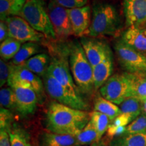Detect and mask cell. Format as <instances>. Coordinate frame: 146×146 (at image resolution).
<instances>
[{"label": "cell", "instance_id": "1", "mask_svg": "<svg viewBox=\"0 0 146 146\" xmlns=\"http://www.w3.org/2000/svg\"><path fill=\"white\" fill-rule=\"evenodd\" d=\"M90 121V113L58 102H52L46 114V127L50 132L75 136Z\"/></svg>", "mask_w": 146, "mask_h": 146}, {"label": "cell", "instance_id": "2", "mask_svg": "<svg viewBox=\"0 0 146 146\" xmlns=\"http://www.w3.org/2000/svg\"><path fill=\"white\" fill-rule=\"evenodd\" d=\"M69 52L70 68L76 87L82 94H92L95 90L93 67L81 43L73 45Z\"/></svg>", "mask_w": 146, "mask_h": 146}, {"label": "cell", "instance_id": "3", "mask_svg": "<svg viewBox=\"0 0 146 146\" xmlns=\"http://www.w3.org/2000/svg\"><path fill=\"white\" fill-rule=\"evenodd\" d=\"M93 16L87 35H112L117 31L118 16L116 9L108 3H98L94 7Z\"/></svg>", "mask_w": 146, "mask_h": 146}, {"label": "cell", "instance_id": "4", "mask_svg": "<svg viewBox=\"0 0 146 146\" xmlns=\"http://www.w3.org/2000/svg\"><path fill=\"white\" fill-rule=\"evenodd\" d=\"M19 16L36 31L48 38L56 39L47 10L42 0H27Z\"/></svg>", "mask_w": 146, "mask_h": 146}, {"label": "cell", "instance_id": "5", "mask_svg": "<svg viewBox=\"0 0 146 146\" xmlns=\"http://www.w3.org/2000/svg\"><path fill=\"white\" fill-rule=\"evenodd\" d=\"M43 84L49 96L58 103L81 110L89 109L87 103L80 95L72 94L47 72L43 76Z\"/></svg>", "mask_w": 146, "mask_h": 146}, {"label": "cell", "instance_id": "6", "mask_svg": "<svg viewBox=\"0 0 146 146\" xmlns=\"http://www.w3.org/2000/svg\"><path fill=\"white\" fill-rule=\"evenodd\" d=\"M101 96L116 105L132 97L131 83L125 73L114 74L100 89Z\"/></svg>", "mask_w": 146, "mask_h": 146}, {"label": "cell", "instance_id": "7", "mask_svg": "<svg viewBox=\"0 0 146 146\" xmlns=\"http://www.w3.org/2000/svg\"><path fill=\"white\" fill-rule=\"evenodd\" d=\"M120 64L126 72L146 73V56L118 41L114 46Z\"/></svg>", "mask_w": 146, "mask_h": 146}, {"label": "cell", "instance_id": "8", "mask_svg": "<svg viewBox=\"0 0 146 146\" xmlns=\"http://www.w3.org/2000/svg\"><path fill=\"white\" fill-rule=\"evenodd\" d=\"M8 85H12L30 87L35 91L39 99L41 100L44 93V84L38 75L32 72L23 65L16 66L10 63V74Z\"/></svg>", "mask_w": 146, "mask_h": 146}, {"label": "cell", "instance_id": "9", "mask_svg": "<svg viewBox=\"0 0 146 146\" xmlns=\"http://www.w3.org/2000/svg\"><path fill=\"white\" fill-rule=\"evenodd\" d=\"M8 28L9 37L23 42H38L44 36L35 30L21 16H10L5 21Z\"/></svg>", "mask_w": 146, "mask_h": 146}, {"label": "cell", "instance_id": "10", "mask_svg": "<svg viewBox=\"0 0 146 146\" xmlns=\"http://www.w3.org/2000/svg\"><path fill=\"white\" fill-rule=\"evenodd\" d=\"M47 10L57 37L66 38L73 35L67 9L50 1Z\"/></svg>", "mask_w": 146, "mask_h": 146}, {"label": "cell", "instance_id": "11", "mask_svg": "<svg viewBox=\"0 0 146 146\" xmlns=\"http://www.w3.org/2000/svg\"><path fill=\"white\" fill-rule=\"evenodd\" d=\"M47 72L50 73L53 77L72 94L80 95V91L69 70L68 62L64 58H53L51 60Z\"/></svg>", "mask_w": 146, "mask_h": 146}, {"label": "cell", "instance_id": "12", "mask_svg": "<svg viewBox=\"0 0 146 146\" xmlns=\"http://www.w3.org/2000/svg\"><path fill=\"white\" fill-rule=\"evenodd\" d=\"M14 91L16 98L17 111L23 116L34 114L36 108L39 97L32 88L12 85L10 86Z\"/></svg>", "mask_w": 146, "mask_h": 146}, {"label": "cell", "instance_id": "13", "mask_svg": "<svg viewBox=\"0 0 146 146\" xmlns=\"http://www.w3.org/2000/svg\"><path fill=\"white\" fill-rule=\"evenodd\" d=\"M123 5L129 27H146V0H124Z\"/></svg>", "mask_w": 146, "mask_h": 146}, {"label": "cell", "instance_id": "14", "mask_svg": "<svg viewBox=\"0 0 146 146\" xmlns=\"http://www.w3.org/2000/svg\"><path fill=\"white\" fill-rule=\"evenodd\" d=\"M81 44L93 68L112 52L108 45L100 40L83 38L81 39Z\"/></svg>", "mask_w": 146, "mask_h": 146}, {"label": "cell", "instance_id": "15", "mask_svg": "<svg viewBox=\"0 0 146 146\" xmlns=\"http://www.w3.org/2000/svg\"><path fill=\"white\" fill-rule=\"evenodd\" d=\"M68 13L73 35L76 36L87 35L91 25L90 6L85 5L81 8L69 9Z\"/></svg>", "mask_w": 146, "mask_h": 146}, {"label": "cell", "instance_id": "16", "mask_svg": "<svg viewBox=\"0 0 146 146\" xmlns=\"http://www.w3.org/2000/svg\"><path fill=\"white\" fill-rule=\"evenodd\" d=\"M121 41L146 56V27H129L123 33Z\"/></svg>", "mask_w": 146, "mask_h": 146}, {"label": "cell", "instance_id": "17", "mask_svg": "<svg viewBox=\"0 0 146 146\" xmlns=\"http://www.w3.org/2000/svg\"><path fill=\"white\" fill-rule=\"evenodd\" d=\"M114 70V61L112 53L110 52L104 60L93 68L95 89H100L104 84L112 75Z\"/></svg>", "mask_w": 146, "mask_h": 146}, {"label": "cell", "instance_id": "18", "mask_svg": "<svg viewBox=\"0 0 146 146\" xmlns=\"http://www.w3.org/2000/svg\"><path fill=\"white\" fill-rule=\"evenodd\" d=\"M74 136L67 134H58L45 132L41 137V146H78Z\"/></svg>", "mask_w": 146, "mask_h": 146}, {"label": "cell", "instance_id": "19", "mask_svg": "<svg viewBox=\"0 0 146 146\" xmlns=\"http://www.w3.org/2000/svg\"><path fill=\"white\" fill-rule=\"evenodd\" d=\"M50 62L48 55L42 53L35 55L22 65L36 75L43 77L46 74Z\"/></svg>", "mask_w": 146, "mask_h": 146}, {"label": "cell", "instance_id": "20", "mask_svg": "<svg viewBox=\"0 0 146 146\" xmlns=\"http://www.w3.org/2000/svg\"><path fill=\"white\" fill-rule=\"evenodd\" d=\"M125 73L130 81L132 97L146 98V73Z\"/></svg>", "mask_w": 146, "mask_h": 146}, {"label": "cell", "instance_id": "21", "mask_svg": "<svg viewBox=\"0 0 146 146\" xmlns=\"http://www.w3.org/2000/svg\"><path fill=\"white\" fill-rule=\"evenodd\" d=\"M109 146H146V132L118 137L110 141Z\"/></svg>", "mask_w": 146, "mask_h": 146}, {"label": "cell", "instance_id": "22", "mask_svg": "<svg viewBox=\"0 0 146 146\" xmlns=\"http://www.w3.org/2000/svg\"><path fill=\"white\" fill-rule=\"evenodd\" d=\"M94 110L106 115L111 122L122 114L120 108L104 98L98 96L94 101Z\"/></svg>", "mask_w": 146, "mask_h": 146}, {"label": "cell", "instance_id": "23", "mask_svg": "<svg viewBox=\"0 0 146 146\" xmlns=\"http://www.w3.org/2000/svg\"><path fill=\"white\" fill-rule=\"evenodd\" d=\"M40 50L39 45L35 42H27L22 45L19 51L12 59L11 64L16 66L23 64L27 60L36 55Z\"/></svg>", "mask_w": 146, "mask_h": 146}, {"label": "cell", "instance_id": "24", "mask_svg": "<svg viewBox=\"0 0 146 146\" xmlns=\"http://www.w3.org/2000/svg\"><path fill=\"white\" fill-rule=\"evenodd\" d=\"M122 113L130 115L134 120L142 113L143 104L141 99L137 97H129L120 105Z\"/></svg>", "mask_w": 146, "mask_h": 146}, {"label": "cell", "instance_id": "25", "mask_svg": "<svg viewBox=\"0 0 146 146\" xmlns=\"http://www.w3.org/2000/svg\"><path fill=\"white\" fill-rule=\"evenodd\" d=\"M24 5L16 0H0L1 21H5L10 16L20 15Z\"/></svg>", "mask_w": 146, "mask_h": 146}, {"label": "cell", "instance_id": "26", "mask_svg": "<svg viewBox=\"0 0 146 146\" xmlns=\"http://www.w3.org/2000/svg\"><path fill=\"white\" fill-rule=\"evenodd\" d=\"M22 46V42L8 37L0 45V55L1 59L9 60L13 59Z\"/></svg>", "mask_w": 146, "mask_h": 146}, {"label": "cell", "instance_id": "27", "mask_svg": "<svg viewBox=\"0 0 146 146\" xmlns=\"http://www.w3.org/2000/svg\"><path fill=\"white\" fill-rule=\"evenodd\" d=\"M90 120L96 128L98 133L97 142H100L105 132H106L108 127L110 125V120L106 115L98 111H93L90 113Z\"/></svg>", "mask_w": 146, "mask_h": 146}, {"label": "cell", "instance_id": "28", "mask_svg": "<svg viewBox=\"0 0 146 146\" xmlns=\"http://www.w3.org/2000/svg\"><path fill=\"white\" fill-rule=\"evenodd\" d=\"M74 137L77 140L79 145H88L97 142L98 133L96 128L90 120L86 127Z\"/></svg>", "mask_w": 146, "mask_h": 146}, {"label": "cell", "instance_id": "29", "mask_svg": "<svg viewBox=\"0 0 146 146\" xmlns=\"http://www.w3.org/2000/svg\"><path fill=\"white\" fill-rule=\"evenodd\" d=\"M0 104H1V108L8 109L10 111H17L16 95L11 87L1 89Z\"/></svg>", "mask_w": 146, "mask_h": 146}, {"label": "cell", "instance_id": "30", "mask_svg": "<svg viewBox=\"0 0 146 146\" xmlns=\"http://www.w3.org/2000/svg\"><path fill=\"white\" fill-rule=\"evenodd\" d=\"M11 146H28L29 143V133L19 127H14L8 131Z\"/></svg>", "mask_w": 146, "mask_h": 146}, {"label": "cell", "instance_id": "31", "mask_svg": "<svg viewBox=\"0 0 146 146\" xmlns=\"http://www.w3.org/2000/svg\"><path fill=\"white\" fill-rule=\"evenodd\" d=\"M146 132V113L142 112L137 118L126 127L125 134Z\"/></svg>", "mask_w": 146, "mask_h": 146}, {"label": "cell", "instance_id": "32", "mask_svg": "<svg viewBox=\"0 0 146 146\" xmlns=\"http://www.w3.org/2000/svg\"><path fill=\"white\" fill-rule=\"evenodd\" d=\"M13 120V115L10 110L1 108L0 109V129L9 131Z\"/></svg>", "mask_w": 146, "mask_h": 146}, {"label": "cell", "instance_id": "33", "mask_svg": "<svg viewBox=\"0 0 146 146\" xmlns=\"http://www.w3.org/2000/svg\"><path fill=\"white\" fill-rule=\"evenodd\" d=\"M66 9H74L87 5L88 0H51Z\"/></svg>", "mask_w": 146, "mask_h": 146}, {"label": "cell", "instance_id": "34", "mask_svg": "<svg viewBox=\"0 0 146 146\" xmlns=\"http://www.w3.org/2000/svg\"><path fill=\"white\" fill-rule=\"evenodd\" d=\"M10 74V64H7L4 60H0V86L3 87L5 83H8Z\"/></svg>", "mask_w": 146, "mask_h": 146}, {"label": "cell", "instance_id": "35", "mask_svg": "<svg viewBox=\"0 0 146 146\" xmlns=\"http://www.w3.org/2000/svg\"><path fill=\"white\" fill-rule=\"evenodd\" d=\"M125 131L126 127H116L112 124H110L106 131L107 136L111 141L113 139L125 135Z\"/></svg>", "mask_w": 146, "mask_h": 146}, {"label": "cell", "instance_id": "36", "mask_svg": "<svg viewBox=\"0 0 146 146\" xmlns=\"http://www.w3.org/2000/svg\"><path fill=\"white\" fill-rule=\"evenodd\" d=\"M133 120L130 115L122 113L112 121V125L116 127H127Z\"/></svg>", "mask_w": 146, "mask_h": 146}, {"label": "cell", "instance_id": "37", "mask_svg": "<svg viewBox=\"0 0 146 146\" xmlns=\"http://www.w3.org/2000/svg\"><path fill=\"white\" fill-rule=\"evenodd\" d=\"M0 146H11L8 131L0 130Z\"/></svg>", "mask_w": 146, "mask_h": 146}, {"label": "cell", "instance_id": "38", "mask_svg": "<svg viewBox=\"0 0 146 146\" xmlns=\"http://www.w3.org/2000/svg\"><path fill=\"white\" fill-rule=\"evenodd\" d=\"M9 37L8 28L6 23L3 21L0 23V41L2 43L7 38Z\"/></svg>", "mask_w": 146, "mask_h": 146}, {"label": "cell", "instance_id": "39", "mask_svg": "<svg viewBox=\"0 0 146 146\" xmlns=\"http://www.w3.org/2000/svg\"><path fill=\"white\" fill-rule=\"evenodd\" d=\"M141 101H142V104H143V110L144 112L146 113V98L141 100Z\"/></svg>", "mask_w": 146, "mask_h": 146}, {"label": "cell", "instance_id": "40", "mask_svg": "<svg viewBox=\"0 0 146 146\" xmlns=\"http://www.w3.org/2000/svg\"><path fill=\"white\" fill-rule=\"evenodd\" d=\"M90 146H104V145H103V144L100 143V142H95V143L91 144Z\"/></svg>", "mask_w": 146, "mask_h": 146}, {"label": "cell", "instance_id": "41", "mask_svg": "<svg viewBox=\"0 0 146 146\" xmlns=\"http://www.w3.org/2000/svg\"><path fill=\"white\" fill-rule=\"evenodd\" d=\"M16 1H18V2L22 3V4H23V5H25V3L27 2V0H16Z\"/></svg>", "mask_w": 146, "mask_h": 146}, {"label": "cell", "instance_id": "42", "mask_svg": "<svg viewBox=\"0 0 146 146\" xmlns=\"http://www.w3.org/2000/svg\"><path fill=\"white\" fill-rule=\"evenodd\" d=\"M78 146H87V145H78Z\"/></svg>", "mask_w": 146, "mask_h": 146}, {"label": "cell", "instance_id": "43", "mask_svg": "<svg viewBox=\"0 0 146 146\" xmlns=\"http://www.w3.org/2000/svg\"><path fill=\"white\" fill-rule=\"evenodd\" d=\"M28 146H31V144H29V145H28Z\"/></svg>", "mask_w": 146, "mask_h": 146}]
</instances>
